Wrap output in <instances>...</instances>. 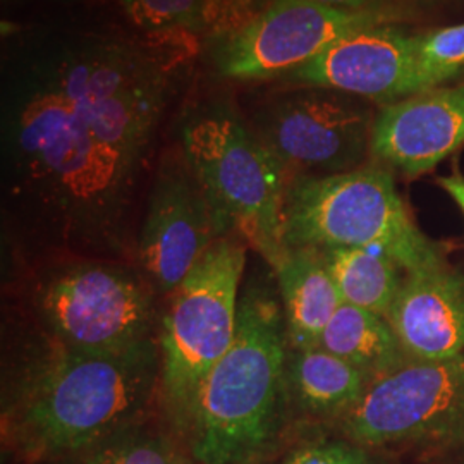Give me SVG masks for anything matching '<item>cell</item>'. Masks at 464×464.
<instances>
[{
	"mask_svg": "<svg viewBox=\"0 0 464 464\" xmlns=\"http://www.w3.org/2000/svg\"><path fill=\"white\" fill-rule=\"evenodd\" d=\"M320 346L362 370L370 381L411 360L387 318L346 303L332 316Z\"/></svg>",
	"mask_w": 464,
	"mask_h": 464,
	"instance_id": "e0dca14e",
	"label": "cell"
},
{
	"mask_svg": "<svg viewBox=\"0 0 464 464\" xmlns=\"http://www.w3.org/2000/svg\"><path fill=\"white\" fill-rule=\"evenodd\" d=\"M439 186L448 193L450 198L454 199V203L459 207V210L464 216V176L459 174L458 170L452 172L450 176H444L437 179Z\"/></svg>",
	"mask_w": 464,
	"mask_h": 464,
	"instance_id": "d4e9b609",
	"label": "cell"
},
{
	"mask_svg": "<svg viewBox=\"0 0 464 464\" xmlns=\"http://www.w3.org/2000/svg\"><path fill=\"white\" fill-rule=\"evenodd\" d=\"M287 332L272 276L241 289L231 348L199 391L181 446L193 464H258L281 444L291 413Z\"/></svg>",
	"mask_w": 464,
	"mask_h": 464,
	"instance_id": "3957f363",
	"label": "cell"
},
{
	"mask_svg": "<svg viewBox=\"0 0 464 464\" xmlns=\"http://www.w3.org/2000/svg\"><path fill=\"white\" fill-rule=\"evenodd\" d=\"M248 248L237 236L218 237L167 296L159 408L179 444L203 383L234 341Z\"/></svg>",
	"mask_w": 464,
	"mask_h": 464,
	"instance_id": "8992f818",
	"label": "cell"
},
{
	"mask_svg": "<svg viewBox=\"0 0 464 464\" xmlns=\"http://www.w3.org/2000/svg\"><path fill=\"white\" fill-rule=\"evenodd\" d=\"M277 82L337 90L381 107L431 90L420 61V34L398 24L348 34Z\"/></svg>",
	"mask_w": 464,
	"mask_h": 464,
	"instance_id": "7c38bea8",
	"label": "cell"
},
{
	"mask_svg": "<svg viewBox=\"0 0 464 464\" xmlns=\"http://www.w3.org/2000/svg\"><path fill=\"white\" fill-rule=\"evenodd\" d=\"M413 11H346L315 0H274L239 34L207 40L210 67L237 83L277 82L332 44L362 30L401 24Z\"/></svg>",
	"mask_w": 464,
	"mask_h": 464,
	"instance_id": "9c48e42d",
	"label": "cell"
},
{
	"mask_svg": "<svg viewBox=\"0 0 464 464\" xmlns=\"http://www.w3.org/2000/svg\"><path fill=\"white\" fill-rule=\"evenodd\" d=\"M387 322L411 360L464 353V274L444 262L406 274Z\"/></svg>",
	"mask_w": 464,
	"mask_h": 464,
	"instance_id": "5bb4252c",
	"label": "cell"
},
{
	"mask_svg": "<svg viewBox=\"0 0 464 464\" xmlns=\"http://www.w3.org/2000/svg\"><path fill=\"white\" fill-rule=\"evenodd\" d=\"M324 5L346 11H375V9H404L411 11V0H315Z\"/></svg>",
	"mask_w": 464,
	"mask_h": 464,
	"instance_id": "cb8c5ba5",
	"label": "cell"
},
{
	"mask_svg": "<svg viewBox=\"0 0 464 464\" xmlns=\"http://www.w3.org/2000/svg\"><path fill=\"white\" fill-rule=\"evenodd\" d=\"M341 301L387 318L406 270L385 251L370 248L320 249Z\"/></svg>",
	"mask_w": 464,
	"mask_h": 464,
	"instance_id": "ac0fdd59",
	"label": "cell"
},
{
	"mask_svg": "<svg viewBox=\"0 0 464 464\" xmlns=\"http://www.w3.org/2000/svg\"><path fill=\"white\" fill-rule=\"evenodd\" d=\"M159 389V337L116 353H84L44 335L4 383L2 440L38 463L145 421Z\"/></svg>",
	"mask_w": 464,
	"mask_h": 464,
	"instance_id": "7a4b0ae2",
	"label": "cell"
},
{
	"mask_svg": "<svg viewBox=\"0 0 464 464\" xmlns=\"http://www.w3.org/2000/svg\"><path fill=\"white\" fill-rule=\"evenodd\" d=\"M464 147V86L431 88L381 107L370 157L406 178L427 174Z\"/></svg>",
	"mask_w": 464,
	"mask_h": 464,
	"instance_id": "4fadbf2b",
	"label": "cell"
},
{
	"mask_svg": "<svg viewBox=\"0 0 464 464\" xmlns=\"http://www.w3.org/2000/svg\"><path fill=\"white\" fill-rule=\"evenodd\" d=\"M274 0H207L205 38L216 40L239 34L268 9Z\"/></svg>",
	"mask_w": 464,
	"mask_h": 464,
	"instance_id": "7402d4cb",
	"label": "cell"
},
{
	"mask_svg": "<svg viewBox=\"0 0 464 464\" xmlns=\"http://www.w3.org/2000/svg\"><path fill=\"white\" fill-rule=\"evenodd\" d=\"M189 464H193V463H189Z\"/></svg>",
	"mask_w": 464,
	"mask_h": 464,
	"instance_id": "4316f807",
	"label": "cell"
},
{
	"mask_svg": "<svg viewBox=\"0 0 464 464\" xmlns=\"http://www.w3.org/2000/svg\"><path fill=\"white\" fill-rule=\"evenodd\" d=\"M197 34H143L88 14L4 34V212L53 258L119 260L160 126L195 74Z\"/></svg>",
	"mask_w": 464,
	"mask_h": 464,
	"instance_id": "6da1fadb",
	"label": "cell"
},
{
	"mask_svg": "<svg viewBox=\"0 0 464 464\" xmlns=\"http://www.w3.org/2000/svg\"><path fill=\"white\" fill-rule=\"evenodd\" d=\"M420 61L430 88L456 78L464 69V23L420 34Z\"/></svg>",
	"mask_w": 464,
	"mask_h": 464,
	"instance_id": "44dd1931",
	"label": "cell"
},
{
	"mask_svg": "<svg viewBox=\"0 0 464 464\" xmlns=\"http://www.w3.org/2000/svg\"><path fill=\"white\" fill-rule=\"evenodd\" d=\"M52 2H61V4H78L82 0H52Z\"/></svg>",
	"mask_w": 464,
	"mask_h": 464,
	"instance_id": "484cf974",
	"label": "cell"
},
{
	"mask_svg": "<svg viewBox=\"0 0 464 464\" xmlns=\"http://www.w3.org/2000/svg\"><path fill=\"white\" fill-rule=\"evenodd\" d=\"M179 440L149 420L34 464H189Z\"/></svg>",
	"mask_w": 464,
	"mask_h": 464,
	"instance_id": "d6986e66",
	"label": "cell"
},
{
	"mask_svg": "<svg viewBox=\"0 0 464 464\" xmlns=\"http://www.w3.org/2000/svg\"><path fill=\"white\" fill-rule=\"evenodd\" d=\"M339 429L368 449L464 448V353L408 360L372 379L356 406L339 420Z\"/></svg>",
	"mask_w": 464,
	"mask_h": 464,
	"instance_id": "ba28073f",
	"label": "cell"
},
{
	"mask_svg": "<svg viewBox=\"0 0 464 464\" xmlns=\"http://www.w3.org/2000/svg\"><path fill=\"white\" fill-rule=\"evenodd\" d=\"M281 464H389L351 440H315L291 450Z\"/></svg>",
	"mask_w": 464,
	"mask_h": 464,
	"instance_id": "603a6c76",
	"label": "cell"
},
{
	"mask_svg": "<svg viewBox=\"0 0 464 464\" xmlns=\"http://www.w3.org/2000/svg\"><path fill=\"white\" fill-rule=\"evenodd\" d=\"M285 248H370L389 253L406 274L444 264L416 227L392 170L373 164L327 176H295L281 210Z\"/></svg>",
	"mask_w": 464,
	"mask_h": 464,
	"instance_id": "5b68a950",
	"label": "cell"
},
{
	"mask_svg": "<svg viewBox=\"0 0 464 464\" xmlns=\"http://www.w3.org/2000/svg\"><path fill=\"white\" fill-rule=\"evenodd\" d=\"M375 116L366 100L327 88H291L249 119L289 179L365 166Z\"/></svg>",
	"mask_w": 464,
	"mask_h": 464,
	"instance_id": "30bf717a",
	"label": "cell"
},
{
	"mask_svg": "<svg viewBox=\"0 0 464 464\" xmlns=\"http://www.w3.org/2000/svg\"><path fill=\"white\" fill-rule=\"evenodd\" d=\"M178 145L222 236H237L266 264L279 253L287 172L224 95L191 103L178 124Z\"/></svg>",
	"mask_w": 464,
	"mask_h": 464,
	"instance_id": "277c9868",
	"label": "cell"
},
{
	"mask_svg": "<svg viewBox=\"0 0 464 464\" xmlns=\"http://www.w3.org/2000/svg\"><path fill=\"white\" fill-rule=\"evenodd\" d=\"M222 237L210 203L176 143L153 170L134 262L157 296H169Z\"/></svg>",
	"mask_w": 464,
	"mask_h": 464,
	"instance_id": "8fae6325",
	"label": "cell"
},
{
	"mask_svg": "<svg viewBox=\"0 0 464 464\" xmlns=\"http://www.w3.org/2000/svg\"><path fill=\"white\" fill-rule=\"evenodd\" d=\"M268 266L279 291L289 348L320 346L322 334L343 304L320 249L284 246Z\"/></svg>",
	"mask_w": 464,
	"mask_h": 464,
	"instance_id": "9a60e30c",
	"label": "cell"
},
{
	"mask_svg": "<svg viewBox=\"0 0 464 464\" xmlns=\"http://www.w3.org/2000/svg\"><path fill=\"white\" fill-rule=\"evenodd\" d=\"M285 381L291 408L322 420H341L365 394L370 379L322 346L287 351Z\"/></svg>",
	"mask_w": 464,
	"mask_h": 464,
	"instance_id": "2e32d148",
	"label": "cell"
},
{
	"mask_svg": "<svg viewBox=\"0 0 464 464\" xmlns=\"http://www.w3.org/2000/svg\"><path fill=\"white\" fill-rule=\"evenodd\" d=\"M133 28L143 34L205 36L207 0H116Z\"/></svg>",
	"mask_w": 464,
	"mask_h": 464,
	"instance_id": "ffe728a7",
	"label": "cell"
},
{
	"mask_svg": "<svg viewBox=\"0 0 464 464\" xmlns=\"http://www.w3.org/2000/svg\"><path fill=\"white\" fill-rule=\"evenodd\" d=\"M155 298L136 266L112 258H55L32 285L44 335L84 353H116L159 337Z\"/></svg>",
	"mask_w": 464,
	"mask_h": 464,
	"instance_id": "52a82bcc",
	"label": "cell"
}]
</instances>
